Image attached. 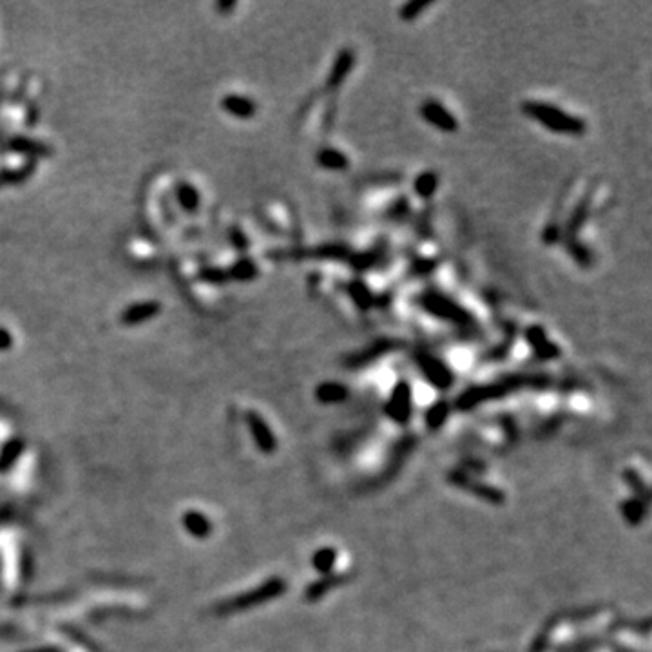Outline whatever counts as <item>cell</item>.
Listing matches in <instances>:
<instances>
[{
	"mask_svg": "<svg viewBox=\"0 0 652 652\" xmlns=\"http://www.w3.org/2000/svg\"><path fill=\"white\" fill-rule=\"evenodd\" d=\"M547 382H549V379L546 375H538V373H531V375L529 373H514V375L502 377L499 381L487 382V385L471 386L458 395L457 401H455V408L460 409V411H470L482 402L507 397V395L522 388H546Z\"/></svg>",
	"mask_w": 652,
	"mask_h": 652,
	"instance_id": "obj_1",
	"label": "cell"
},
{
	"mask_svg": "<svg viewBox=\"0 0 652 652\" xmlns=\"http://www.w3.org/2000/svg\"><path fill=\"white\" fill-rule=\"evenodd\" d=\"M522 111L527 118L535 120L542 127H546L549 133L562 134V136H583L587 131V123L582 118L568 113V111L560 109L553 104L546 101L529 100L522 106Z\"/></svg>",
	"mask_w": 652,
	"mask_h": 652,
	"instance_id": "obj_2",
	"label": "cell"
},
{
	"mask_svg": "<svg viewBox=\"0 0 652 652\" xmlns=\"http://www.w3.org/2000/svg\"><path fill=\"white\" fill-rule=\"evenodd\" d=\"M419 306L428 316H431L437 321H442V323L455 324V326H471L475 323L473 314L464 306H460L453 297L446 296L444 292H422L421 296H419Z\"/></svg>",
	"mask_w": 652,
	"mask_h": 652,
	"instance_id": "obj_3",
	"label": "cell"
},
{
	"mask_svg": "<svg viewBox=\"0 0 652 652\" xmlns=\"http://www.w3.org/2000/svg\"><path fill=\"white\" fill-rule=\"evenodd\" d=\"M415 365H417L419 372L424 375V379L428 381V385L433 386L438 392H446L450 389L455 382V375L451 372V368L446 365L442 359H438L437 355L430 353L428 350H417L414 355Z\"/></svg>",
	"mask_w": 652,
	"mask_h": 652,
	"instance_id": "obj_4",
	"label": "cell"
},
{
	"mask_svg": "<svg viewBox=\"0 0 652 652\" xmlns=\"http://www.w3.org/2000/svg\"><path fill=\"white\" fill-rule=\"evenodd\" d=\"M446 480H448V484L457 487V490L468 491V493L477 497V499L484 500V502L487 504H493V506H502V504L506 502V493H504L502 490L490 486V484L486 482H480V480H475V478H471L464 470L448 471Z\"/></svg>",
	"mask_w": 652,
	"mask_h": 652,
	"instance_id": "obj_5",
	"label": "cell"
},
{
	"mask_svg": "<svg viewBox=\"0 0 652 652\" xmlns=\"http://www.w3.org/2000/svg\"><path fill=\"white\" fill-rule=\"evenodd\" d=\"M385 415L399 426H406L414 415V389L408 381H399L392 388L385 404Z\"/></svg>",
	"mask_w": 652,
	"mask_h": 652,
	"instance_id": "obj_6",
	"label": "cell"
},
{
	"mask_svg": "<svg viewBox=\"0 0 652 652\" xmlns=\"http://www.w3.org/2000/svg\"><path fill=\"white\" fill-rule=\"evenodd\" d=\"M524 337H526L531 352L535 353L536 359H540V361H555V359H558V357L562 355L560 346L556 345L555 341L549 339L546 328L540 326V324H531V326H527L526 332H524Z\"/></svg>",
	"mask_w": 652,
	"mask_h": 652,
	"instance_id": "obj_7",
	"label": "cell"
},
{
	"mask_svg": "<svg viewBox=\"0 0 652 652\" xmlns=\"http://www.w3.org/2000/svg\"><path fill=\"white\" fill-rule=\"evenodd\" d=\"M399 346H401L399 341L382 337V339L373 341L372 345H368L366 348L359 350V352H355V353H352V355L346 357L345 366H348V368H363V366L372 365L373 361H377V359L388 355L389 352H395V350H399Z\"/></svg>",
	"mask_w": 652,
	"mask_h": 652,
	"instance_id": "obj_8",
	"label": "cell"
},
{
	"mask_svg": "<svg viewBox=\"0 0 652 652\" xmlns=\"http://www.w3.org/2000/svg\"><path fill=\"white\" fill-rule=\"evenodd\" d=\"M419 114L426 123L438 129L441 133H457L458 122L451 111L446 109L438 100H426L419 107Z\"/></svg>",
	"mask_w": 652,
	"mask_h": 652,
	"instance_id": "obj_9",
	"label": "cell"
},
{
	"mask_svg": "<svg viewBox=\"0 0 652 652\" xmlns=\"http://www.w3.org/2000/svg\"><path fill=\"white\" fill-rule=\"evenodd\" d=\"M284 591H287V583H284L281 578H272V580H268L265 585L255 589V591H252V592H248V595L238 598L234 604H231V605H234L236 609H247V607H250V605L265 604V602H268V599L277 598V596L283 595Z\"/></svg>",
	"mask_w": 652,
	"mask_h": 652,
	"instance_id": "obj_10",
	"label": "cell"
},
{
	"mask_svg": "<svg viewBox=\"0 0 652 652\" xmlns=\"http://www.w3.org/2000/svg\"><path fill=\"white\" fill-rule=\"evenodd\" d=\"M353 65H355V51L352 48L341 49L336 60H333L332 67H330L328 78H326V87L328 89H337L350 77Z\"/></svg>",
	"mask_w": 652,
	"mask_h": 652,
	"instance_id": "obj_11",
	"label": "cell"
},
{
	"mask_svg": "<svg viewBox=\"0 0 652 652\" xmlns=\"http://www.w3.org/2000/svg\"><path fill=\"white\" fill-rule=\"evenodd\" d=\"M348 580L350 575H336V573H332V575L328 576H321L319 580H316V582L310 583V585L304 589V599L310 602V604L319 602V599H323L330 591L341 587V585L348 582Z\"/></svg>",
	"mask_w": 652,
	"mask_h": 652,
	"instance_id": "obj_12",
	"label": "cell"
},
{
	"mask_svg": "<svg viewBox=\"0 0 652 652\" xmlns=\"http://www.w3.org/2000/svg\"><path fill=\"white\" fill-rule=\"evenodd\" d=\"M314 395H316V401L321 404H341L348 399L350 389L343 382L324 381L316 386Z\"/></svg>",
	"mask_w": 652,
	"mask_h": 652,
	"instance_id": "obj_13",
	"label": "cell"
},
{
	"mask_svg": "<svg viewBox=\"0 0 652 652\" xmlns=\"http://www.w3.org/2000/svg\"><path fill=\"white\" fill-rule=\"evenodd\" d=\"M248 426H250L252 435H254L255 444L260 446V450L265 451V453H272L274 448H276V438L272 435L270 428L267 426V422L260 417L258 414H248Z\"/></svg>",
	"mask_w": 652,
	"mask_h": 652,
	"instance_id": "obj_14",
	"label": "cell"
},
{
	"mask_svg": "<svg viewBox=\"0 0 652 652\" xmlns=\"http://www.w3.org/2000/svg\"><path fill=\"white\" fill-rule=\"evenodd\" d=\"M162 310V304L156 301H142V303H134L131 306H127L122 312V323L123 324H138L143 321L150 319Z\"/></svg>",
	"mask_w": 652,
	"mask_h": 652,
	"instance_id": "obj_15",
	"label": "cell"
},
{
	"mask_svg": "<svg viewBox=\"0 0 652 652\" xmlns=\"http://www.w3.org/2000/svg\"><path fill=\"white\" fill-rule=\"evenodd\" d=\"M221 106L227 113L238 118H252L258 111L255 101L250 96H245V94H227V96H223Z\"/></svg>",
	"mask_w": 652,
	"mask_h": 652,
	"instance_id": "obj_16",
	"label": "cell"
},
{
	"mask_svg": "<svg viewBox=\"0 0 652 652\" xmlns=\"http://www.w3.org/2000/svg\"><path fill=\"white\" fill-rule=\"evenodd\" d=\"M316 163L326 170H346L350 167L348 156L336 147H323L317 150Z\"/></svg>",
	"mask_w": 652,
	"mask_h": 652,
	"instance_id": "obj_17",
	"label": "cell"
},
{
	"mask_svg": "<svg viewBox=\"0 0 652 652\" xmlns=\"http://www.w3.org/2000/svg\"><path fill=\"white\" fill-rule=\"evenodd\" d=\"M348 294H350V297H352L353 304H355L361 312H368L370 308L375 304V297H373L372 290H370L368 284L361 280L350 281Z\"/></svg>",
	"mask_w": 652,
	"mask_h": 652,
	"instance_id": "obj_18",
	"label": "cell"
},
{
	"mask_svg": "<svg viewBox=\"0 0 652 652\" xmlns=\"http://www.w3.org/2000/svg\"><path fill=\"white\" fill-rule=\"evenodd\" d=\"M451 414V404L448 401H437L428 408L424 415L426 428L430 431L441 430L442 426L446 424V421L450 419Z\"/></svg>",
	"mask_w": 652,
	"mask_h": 652,
	"instance_id": "obj_19",
	"label": "cell"
},
{
	"mask_svg": "<svg viewBox=\"0 0 652 652\" xmlns=\"http://www.w3.org/2000/svg\"><path fill=\"white\" fill-rule=\"evenodd\" d=\"M438 175L433 170H424L414 179V192L421 199H431L437 194Z\"/></svg>",
	"mask_w": 652,
	"mask_h": 652,
	"instance_id": "obj_20",
	"label": "cell"
},
{
	"mask_svg": "<svg viewBox=\"0 0 652 652\" xmlns=\"http://www.w3.org/2000/svg\"><path fill=\"white\" fill-rule=\"evenodd\" d=\"M303 255H314V258H319V260H336V261H348L350 258V248L346 245L341 243H326V245H319L314 250L310 252H301Z\"/></svg>",
	"mask_w": 652,
	"mask_h": 652,
	"instance_id": "obj_21",
	"label": "cell"
},
{
	"mask_svg": "<svg viewBox=\"0 0 652 652\" xmlns=\"http://www.w3.org/2000/svg\"><path fill=\"white\" fill-rule=\"evenodd\" d=\"M620 511L621 516H624L625 522H627L629 526H640L645 520V516H647V502H643V500L634 497V499H629L625 500V502H621Z\"/></svg>",
	"mask_w": 652,
	"mask_h": 652,
	"instance_id": "obj_22",
	"label": "cell"
},
{
	"mask_svg": "<svg viewBox=\"0 0 652 652\" xmlns=\"http://www.w3.org/2000/svg\"><path fill=\"white\" fill-rule=\"evenodd\" d=\"M336 562H337L336 547H321V549H317L312 556V568L316 569L321 576L332 575Z\"/></svg>",
	"mask_w": 652,
	"mask_h": 652,
	"instance_id": "obj_23",
	"label": "cell"
},
{
	"mask_svg": "<svg viewBox=\"0 0 652 652\" xmlns=\"http://www.w3.org/2000/svg\"><path fill=\"white\" fill-rule=\"evenodd\" d=\"M9 147L18 150V153L29 154V156H44V154L51 153V147H48L45 143L31 138H24V136H16V138L9 140Z\"/></svg>",
	"mask_w": 652,
	"mask_h": 652,
	"instance_id": "obj_24",
	"label": "cell"
},
{
	"mask_svg": "<svg viewBox=\"0 0 652 652\" xmlns=\"http://www.w3.org/2000/svg\"><path fill=\"white\" fill-rule=\"evenodd\" d=\"M176 196L178 201L185 211L194 212L199 207V192L192 183L189 182H179L176 187Z\"/></svg>",
	"mask_w": 652,
	"mask_h": 652,
	"instance_id": "obj_25",
	"label": "cell"
},
{
	"mask_svg": "<svg viewBox=\"0 0 652 652\" xmlns=\"http://www.w3.org/2000/svg\"><path fill=\"white\" fill-rule=\"evenodd\" d=\"M621 477H624L625 484H627V486L632 490V493L636 494V499L643 500V502L648 504V500H651V490H648V486L645 484L643 478H641V475L638 473L636 470L627 468V470L621 473Z\"/></svg>",
	"mask_w": 652,
	"mask_h": 652,
	"instance_id": "obj_26",
	"label": "cell"
},
{
	"mask_svg": "<svg viewBox=\"0 0 652 652\" xmlns=\"http://www.w3.org/2000/svg\"><path fill=\"white\" fill-rule=\"evenodd\" d=\"M227 274L228 277H232V280L236 281H252L258 277L260 270H258V265H255L250 258H241V260H238L232 265V268Z\"/></svg>",
	"mask_w": 652,
	"mask_h": 652,
	"instance_id": "obj_27",
	"label": "cell"
},
{
	"mask_svg": "<svg viewBox=\"0 0 652 652\" xmlns=\"http://www.w3.org/2000/svg\"><path fill=\"white\" fill-rule=\"evenodd\" d=\"M430 6V0H411V2H406V4H402L401 9H399V18L404 22H414L415 18H419Z\"/></svg>",
	"mask_w": 652,
	"mask_h": 652,
	"instance_id": "obj_28",
	"label": "cell"
},
{
	"mask_svg": "<svg viewBox=\"0 0 652 652\" xmlns=\"http://www.w3.org/2000/svg\"><path fill=\"white\" fill-rule=\"evenodd\" d=\"M587 212H589V194L582 199V201L576 205V209L573 211L571 218H569L568 223V232L571 236H575L578 232V228L582 227L585 219H587Z\"/></svg>",
	"mask_w": 652,
	"mask_h": 652,
	"instance_id": "obj_29",
	"label": "cell"
},
{
	"mask_svg": "<svg viewBox=\"0 0 652 652\" xmlns=\"http://www.w3.org/2000/svg\"><path fill=\"white\" fill-rule=\"evenodd\" d=\"M379 260V254L377 252H359V254H350L348 261L346 263L357 272H365L368 268H372L373 265L377 263Z\"/></svg>",
	"mask_w": 652,
	"mask_h": 652,
	"instance_id": "obj_30",
	"label": "cell"
},
{
	"mask_svg": "<svg viewBox=\"0 0 652 652\" xmlns=\"http://www.w3.org/2000/svg\"><path fill=\"white\" fill-rule=\"evenodd\" d=\"M569 252H571V255L575 258V261L580 267H589V265H591V250L583 243H580L576 238H573L571 241H569Z\"/></svg>",
	"mask_w": 652,
	"mask_h": 652,
	"instance_id": "obj_31",
	"label": "cell"
},
{
	"mask_svg": "<svg viewBox=\"0 0 652 652\" xmlns=\"http://www.w3.org/2000/svg\"><path fill=\"white\" fill-rule=\"evenodd\" d=\"M199 277H201L203 281H207V283L221 284L228 280V274L225 270H221V268L205 267L199 270Z\"/></svg>",
	"mask_w": 652,
	"mask_h": 652,
	"instance_id": "obj_32",
	"label": "cell"
},
{
	"mask_svg": "<svg viewBox=\"0 0 652 652\" xmlns=\"http://www.w3.org/2000/svg\"><path fill=\"white\" fill-rule=\"evenodd\" d=\"M231 241L238 250H247L248 248V238L243 231L239 227H232L231 228Z\"/></svg>",
	"mask_w": 652,
	"mask_h": 652,
	"instance_id": "obj_33",
	"label": "cell"
},
{
	"mask_svg": "<svg viewBox=\"0 0 652 652\" xmlns=\"http://www.w3.org/2000/svg\"><path fill=\"white\" fill-rule=\"evenodd\" d=\"M13 345V337L8 328L0 326V350H8Z\"/></svg>",
	"mask_w": 652,
	"mask_h": 652,
	"instance_id": "obj_34",
	"label": "cell"
},
{
	"mask_svg": "<svg viewBox=\"0 0 652 652\" xmlns=\"http://www.w3.org/2000/svg\"><path fill=\"white\" fill-rule=\"evenodd\" d=\"M216 8H218V9H232V8H236V2H219V4H216Z\"/></svg>",
	"mask_w": 652,
	"mask_h": 652,
	"instance_id": "obj_35",
	"label": "cell"
}]
</instances>
